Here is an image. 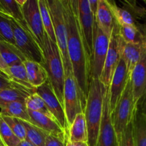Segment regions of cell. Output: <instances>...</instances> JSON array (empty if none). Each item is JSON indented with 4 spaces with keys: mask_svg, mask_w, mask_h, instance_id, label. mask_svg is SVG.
<instances>
[{
    "mask_svg": "<svg viewBox=\"0 0 146 146\" xmlns=\"http://www.w3.org/2000/svg\"><path fill=\"white\" fill-rule=\"evenodd\" d=\"M17 146H34L31 143L29 142L27 140H24V141H20L19 143L18 144Z\"/></svg>",
    "mask_w": 146,
    "mask_h": 146,
    "instance_id": "cell-43",
    "label": "cell"
},
{
    "mask_svg": "<svg viewBox=\"0 0 146 146\" xmlns=\"http://www.w3.org/2000/svg\"><path fill=\"white\" fill-rule=\"evenodd\" d=\"M0 38L16 46L11 19L1 13H0Z\"/></svg>",
    "mask_w": 146,
    "mask_h": 146,
    "instance_id": "cell-32",
    "label": "cell"
},
{
    "mask_svg": "<svg viewBox=\"0 0 146 146\" xmlns=\"http://www.w3.org/2000/svg\"><path fill=\"white\" fill-rule=\"evenodd\" d=\"M130 77V74L127 69V65L124 60L121 58L113 74L110 86L108 87L109 103L111 113L123 94Z\"/></svg>",
    "mask_w": 146,
    "mask_h": 146,
    "instance_id": "cell-14",
    "label": "cell"
},
{
    "mask_svg": "<svg viewBox=\"0 0 146 146\" xmlns=\"http://www.w3.org/2000/svg\"><path fill=\"white\" fill-rule=\"evenodd\" d=\"M77 9H78L79 14H82V15H87V14H92L89 0H79V1H77Z\"/></svg>",
    "mask_w": 146,
    "mask_h": 146,
    "instance_id": "cell-38",
    "label": "cell"
},
{
    "mask_svg": "<svg viewBox=\"0 0 146 146\" xmlns=\"http://www.w3.org/2000/svg\"><path fill=\"white\" fill-rule=\"evenodd\" d=\"M68 141L70 142H85L87 141V128L84 113L76 115L72 123L67 131Z\"/></svg>",
    "mask_w": 146,
    "mask_h": 146,
    "instance_id": "cell-21",
    "label": "cell"
},
{
    "mask_svg": "<svg viewBox=\"0 0 146 146\" xmlns=\"http://www.w3.org/2000/svg\"><path fill=\"white\" fill-rule=\"evenodd\" d=\"M145 4H146V1H145Z\"/></svg>",
    "mask_w": 146,
    "mask_h": 146,
    "instance_id": "cell-46",
    "label": "cell"
},
{
    "mask_svg": "<svg viewBox=\"0 0 146 146\" xmlns=\"http://www.w3.org/2000/svg\"><path fill=\"white\" fill-rule=\"evenodd\" d=\"M11 87H19V88H22L21 86L17 85V84L11 81V80L6 74H4V73L0 71V91L4 89V88H11Z\"/></svg>",
    "mask_w": 146,
    "mask_h": 146,
    "instance_id": "cell-37",
    "label": "cell"
},
{
    "mask_svg": "<svg viewBox=\"0 0 146 146\" xmlns=\"http://www.w3.org/2000/svg\"><path fill=\"white\" fill-rule=\"evenodd\" d=\"M22 123L26 129V140L34 146H46V138L48 133L30 123L24 121Z\"/></svg>",
    "mask_w": 146,
    "mask_h": 146,
    "instance_id": "cell-29",
    "label": "cell"
},
{
    "mask_svg": "<svg viewBox=\"0 0 146 146\" xmlns=\"http://www.w3.org/2000/svg\"><path fill=\"white\" fill-rule=\"evenodd\" d=\"M16 1H17V4H18L19 5L21 6V7H22V6L25 4V2L27 0H16Z\"/></svg>",
    "mask_w": 146,
    "mask_h": 146,
    "instance_id": "cell-44",
    "label": "cell"
},
{
    "mask_svg": "<svg viewBox=\"0 0 146 146\" xmlns=\"http://www.w3.org/2000/svg\"><path fill=\"white\" fill-rule=\"evenodd\" d=\"M1 117L19 139H20L21 141L26 140V137H27L26 129L21 120L17 118H13V117Z\"/></svg>",
    "mask_w": 146,
    "mask_h": 146,
    "instance_id": "cell-34",
    "label": "cell"
},
{
    "mask_svg": "<svg viewBox=\"0 0 146 146\" xmlns=\"http://www.w3.org/2000/svg\"><path fill=\"white\" fill-rule=\"evenodd\" d=\"M0 137L6 146H17L21 141V140L19 139L10 129L1 115H0Z\"/></svg>",
    "mask_w": 146,
    "mask_h": 146,
    "instance_id": "cell-33",
    "label": "cell"
},
{
    "mask_svg": "<svg viewBox=\"0 0 146 146\" xmlns=\"http://www.w3.org/2000/svg\"><path fill=\"white\" fill-rule=\"evenodd\" d=\"M31 94L24 88L19 87H11L0 91V107L17 101L25 102L27 97Z\"/></svg>",
    "mask_w": 146,
    "mask_h": 146,
    "instance_id": "cell-25",
    "label": "cell"
},
{
    "mask_svg": "<svg viewBox=\"0 0 146 146\" xmlns=\"http://www.w3.org/2000/svg\"><path fill=\"white\" fill-rule=\"evenodd\" d=\"M22 12L29 30L42 50L46 33L40 14L39 0H27L22 6Z\"/></svg>",
    "mask_w": 146,
    "mask_h": 146,
    "instance_id": "cell-10",
    "label": "cell"
},
{
    "mask_svg": "<svg viewBox=\"0 0 146 146\" xmlns=\"http://www.w3.org/2000/svg\"><path fill=\"white\" fill-rule=\"evenodd\" d=\"M9 71L10 78H11V81L17 84V85L21 86L24 89L27 90L31 94L36 93L37 88H34L29 82L27 71H26L24 63L21 64H18V65L10 66Z\"/></svg>",
    "mask_w": 146,
    "mask_h": 146,
    "instance_id": "cell-28",
    "label": "cell"
},
{
    "mask_svg": "<svg viewBox=\"0 0 146 146\" xmlns=\"http://www.w3.org/2000/svg\"><path fill=\"white\" fill-rule=\"evenodd\" d=\"M119 34L125 43L146 44V22L132 26H120Z\"/></svg>",
    "mask_w": 146,
    "mask_h": 146,
    "instance_id": "cell-18",
    "label": "cell"
},
{
    "mask_svg": "<svg viewBox=\"0 0 146 146\" xmlns=\"http://www.w3.org/2000/svg\"><path fill=\"white\" fill-rule=\"evenodd\" d=\"M137 103L134 98L130 78L112 111V120L117 137L120 136L129 123L133 121L137 111Z\"/></svg>",
    "mask_w": 146,
    "mask_h": 146,
    "instance_id": "cell-5",
    "label": "cell"
},
{
    "mask_svg": "<svg viewBox=\"0 0 146 146\" xmlns=\"http://www.w3.org/2000/svg\"><path fill=\"white\" fill-rule=\"evenodd\" d=\"M10 19L12 25L15 45L17 48L24 54L27 60L43 64L44 56L42 50L28 27H23L13 19L10 18Z\"/></svg>",
    "mask_w": 146,
    "mask_h": 146,
    "instance_id": "cell-6",
    "label": "cell"
},
{
    "mask_svg": "<svg viewBox=\"0 0 146 146\" xmlns=\"http://www.w3.org/2000/svg\"><path fill=\"white\" fill-rule=\"evenodd\" d=\"M119 24H117L113 29L104 67L99 78L106 88L110 86L115 71L122 58V51L125 43L119 34Z\"/></svg>",
    "mask_w": 146,
    "mask_h": 146,
    "instance_id": "cell-8",
    "label": "cell"
},
{
    "mask_svg": "<svg viewBox=\"0 0 146 146\" xmlns=\"http://www.w3.org/2000/svg\"><path fill=\"white\" fill-rule=\"evenodd\" d=\"M119 26H132L140 20H146V9L137 5L135 1H125L119 7L114 1H108Z\"/></svg>",
    "mask_w": 146,
    "mask_h": 146,
    "instance_id": "cell-11",
    "label": "cell"
},
{
    "mask_svg": "<svg viewBox=\"0 0 146 146\" xmlns=\"http://www.w3.org/2000/svg\"><path fill=\"white\" fill-rule=\"evenodd\" d=\"M0 71H1V72L4 73V74H6V75L10 78L9 67L7 66V64H6L5 61H4V58L1 56V53H0ZM10 79H11V78H10Z\"/></svg>",
    "mask_w": 146,
    "mask_h": 146,
    "instance_id": "cell-40",
    "label": "cell"
},
{
    "mask_svg": "<svg viewBox=\"0 0 146 146\" xmlns=\"http://www.w3.org/2000/svg\"><path fill=\"white\" fill-rule=\"evenodd\" d=\"M0 146H6L5 144H4V143L3 142L2 139L1 138V137H0Z\"/></svg>",
    "mask_w": 146,
    "mask_h": 146,
    "instance_id": "cell-45",
    "label": "cell"
},
{
    "mask_svg": "<svg viewBox=\"0 0 146 146\" xmlns=\"http://www.w3.org/2000/svg\"><path fill=\"white\" fill-rule=\"evenodd\" d=\"M98 1L99 0H89L90 6V9H91L92 14H93L94 17L96 16V13H97V8H98Z\"/></svg>",
    "mask_w": 146,
    "mask_h": 146,
    "instance_id": "cell-41",
    "label": "cell"
},
{
    "mask_svg": "<svg viewBox=\"0 0 146 146\" xmlns=\"http://www.w3.org/2000/svg\"><path fill=\"white\" fill-rule=\"evenodd\" d=\"M118 146H135L133 138V121L128 124L121 135L117 137Z\"/></svg>",
    "mask_w": 146,
    "mask_h": 146,
    "instance_id": "cell-35",
    "label": "cell"
},
{
    "mask_svg": "<svg viewBox=\"0 0 146 146\" xmlns=\"http://www.w3.org/2000/svg\"><path fill=\"white\" fill-rule=\"evenodd\" d=\"M29 82L34 88H37L48 81V76L42 64L29 60L24 62Z\"/></svg>",
    "mask_w": 146,
    "mask_h": 146,
    "instance_id": "cell-19",
    "label": "cell"
},
{
    "mask_svg": "<svg viewBox=\"0 0 146 146\" xmlns=\"http://www.w3.org/2000/svg\"><path fill=\"white\" fill-rule=\"evenodd\" d=\"M47 3L52 19L56 43L61 54L66 76L73 74V71L67 50V29L64 6L62 0H47Z\"/></svg>",
    "mask_w": 146,
    "mask_h": 146,
    "instance_id": "cell-4",
    "label": "cell"
},
{
    "mask_svg": "<svg viewBox=\"0 0 146 146\" xmlns=\"http://www.w3.org/2000/svg\"><path fill=\"white\" fill-rule=\"evenodd\" d=\"M110 38L95 21L92 51L90 57V80L100 78L107 56Z\"/></svg>",
    "mask_w": 146,
    "mask_h": 146,
    "instance_id": "cell-9",
    "label": "cell"
},
{
    "mask_svg": "<svg viewBox=\"0 0 146 146\" xmlns=\"http://www.w3.org/2000/svg\"><path fill=\"white\" fill-rule=\"evenodd\" d=\"M67 139L52 134H47L46 138V146H66Z\"/></svg>",
    "mask_w": 146,
    "mask_h": 146,
    "instance_id": "cell-36",
    "label": "cell"
},
{
    "mask_svg": "<svg viewBox=\"0 0 146 146\" xmlns=\"http://www.w3.org/2000/svg\"><path fill=\"white\" fill-rule=\"evenodd\" d=\"M107 88L100 79H91L84 114L87 128L88 146H96L103 113L104 98Z\"/></svg>",
    "mask_w": 146,
    "mask_h": 146,
    "instance_id": "cell-2",
    "label": "cell"
},
{
    "mask_svg": "<svg viewBox=\"0 0 146 146\" xmlns=\"http://www.w3.org/2000/svg\"><path fill=\"white\" fill-rule=\"evenodd\" d=\"M0 115L17 118L29 123L30 118L25 102L17 101L0 107Z\"/></svg>",
    "mask_w": 146,
    "mask_h": 146,
    "instance_id": "cell-24",
    "label": "cell"
},
{
    "mask_svg": "<svg viewBox=\"0 0 146 146\" xmlns=\"http://www.w3.org/2000/svg\"><path fill=\"white\" fill-rule=\"evenodd\" d=\"M28 113L29 115L30 123L45 131L47 133L57 135L64 139H67L68 141L67 133L62 128L55 119L50 118L39 112L29 111V110Z\"/></svg>",
    "mask_w": 146,
    "mask_h": 146,
    "instance_id": "cell-15",
    "label": "cell"
},
{
    "mask_svg": "<svg viewBox=\"0 0 146 146\" xmlns=\"http://www.w3.org/2000/svg\"><path fill=\"white\" fill-rule=\"evenodd\" d=\"M39 7H40V14H41L42 24L46 34L48 36L52 41L56 43L52 19L50 9H49L48 5H47V0H39Z\"/></svg>",
    "mask_w": 146,
    "mask_h": 146,
    "instance_id": "cell-30",
    "label": "cell"
},
{
    "mask_svg": "<svg viewBox=\"0 0 146 146\" xmlns=\"http://www.w3.org/2000/svg\"><path fill=\"white\" fill-rule=\"evenodd\" d=\"M134 98L137 103L146 91V54H144L130 73Z\"/></svg>",
    "mask_w": 146,
    "mask_h": 146,
    "instance_id": "cell-16",
    "label": "cell"
},
{
    "mask_svg": "<svg viewBox=\"0 0 146 146\" xmlns=\"http://www.w3.org/2000/svg\"><path fill=\"white\" fill-rule=\"evenodd\" d=\"M94 19L102 31L109 37L111 36L113 29L118 24L108 0H99L98 8Z\"/></svg>",
    "mask_w": 146,
    "mask_h": 146,
    "instance_id": "cell-17",
    "label": "cell"
},
{
    "mask_svg": "<svg viewBox=\"0 0 146 146\" xmlns=\"http://www.w3.org/2000/svg\"><path fill=\"white\" fill-rule=\"evenodd\" d=\"M36 93L38 94L44 100L49 111L57 120L62 128L67 133L69 127L64 109L59 101L57 97L56 96L50 81H47L42 86L37 88Z\"/></svg>",
    "mask_w": 146,
    "mask_h": 146,
    "instance_id": "cell-13",
    "label": "cell"
},
{
    "mask_svg": "<svg viewBox=\"0 0 146 146\" xmlns=\"http://www.w3.org/2000/svg\"><path fill=\"white\" fill-rule=\"evenodd\" d=\"M79 20H80L82 32L84 36L86 43L88 46L90 54H92L93 40H94L95 19H94V17L92 15V14H87V15H82V14H79Z\"/></svg>",
    "mask_w": 146,
    "mask_h": 146,
    "instance_id": "cell-27",
    "label": "cell"
},
{
    "mask_svg": "<svg viewBox=\"0 0 146 146\" xmlns=\"http://www.w3.org/2000/svg\"><path fill=\"white\" fill-rule=\"evenodd\" d=\"M137 108L146 116V91L137 103Z\"/></svg>",
    "mask_w": 146,
    "mask_h": 146,
    "instance_id": "cell-39",
    "label": "cell"
},
{
    "mask_svg": "<svg viewBox=\"0 0 146 146\" xmlns=\"http://www.w3.org/2000/svg\"><path fill=\"white\" fill-rule=\"evenodd\" d=\"M25 104L27 110H29V111L39 112L40 113H42L47 116L50 117V118L55 119L52 114L51 113V112L49 111L44 100L37 93L31 94L29 96L27 97V99L25 100Z\"/></svg>",
    "mask_w": 146,
    "mask_h": 146,
    "instance_id": "cell-31",
    "label": "cell"
},
{
    "mask_svg": "<svg viewBox=\"0 0 146 146\" xmlns=\"http://www.w3.org/2000/svg\"><path fill=\"white\" fill-rule=\"evenodd\" d=\"M85 103L86 101L77 86L73 74L66 76L64 87V108L68 127L72 123L77 114L84 113Z\"/></svg>",
    "mask_w": 146,
    "mask_h": 146,
    "instance_id": "cell-7",
    "label": "cell"
},
{
    "mask_svg": "<svg viewBox=\"0 0 146 146\" xmlns=\"http://www.w3.org/2000/svg\"><path fill=\"white\" fill-rule=\"evenodd\" d=\"M0 53L9 67L23 64L27 60L16 46L0 38Z\"/></svg>",
    "mask_w": 146,
    "mask_h": 146,
    "instance_id": "cell-22",
    "label": "cell"
},
{
    "mask_svg": "<svg viewBox=\"0 0 146 146\" xmlns=\"http://www.w3.org/2000/svg\"><path fill=\"white\" fill-rule=\"evenodd\" d=\"M0 13L13 19L23 27H27L23 16L22 7L16 0H0Z\"/></svg>",
    "mask_w": 146,
    "mask_h": 146,
    "instance_id": "cell-26",
    "label": "cell"
},
{
    "mask_svg": "<svg viewBox=\"0 0 146 146\" xmlns=\"http://www.w3.org/2000/svg\"><path fill=\"white\" fill-rule=\"evenodd\" d=\"M66 146H88L85 142H70L67 141Z\"/></svg>",
    "mask_w": 146,
    "mask_h": 146,
    "instance_id": "cell-42",
    "label": "cell"
},
{
    "mask_svg": "<svg viewBox=\"0 0 146 146\" xmlns=\"http://www.w3.org/2000/svg\"><path fill=\"white\" fill-rule=\"evenodd\" d=\"M67 29V50L77 86L87 99L90 83L91 54L82 32L77 0H62Z\"/></svg>",
    "mask_w": 146,
    "mask_h": 146,
    "instance_id": "cell-1",
    "label": "cell"
},
{
    "mask_svg": "<svg viewBox=\"0 0 146 146\" xmlns=\"http://www.w3.org/2000/svg\"><path fill=\"white\" fill-rule=\"evenodd\" d=\"M144 54H146V44L125 43L122 58L125 62L130 74Z\"/></svg>",
    "mask_w": 146,
    "mask_h": 146,
    "instance_id": "cell-20",
    "label": "cell"
},
{
    "mask_svg": "<svg viewBox=\"0 0 146 146\" xmlns=\"http://www.w3.org/2000/svg\"><path fill=\"white\" fill-rule=\"evenodd\" d=\"M96 146H118V138L112 120L108 88L104 98L103 113Z\"/></svg>",
    "mask_w": 146,
    "mask_h": 146,
    "instance_id": "cell-12",
    "label": "cell"
},
{
    "mask_svg": "<svg viewBox=\"0 0 146 146\" xmlns=\"http://www.w3.org/2000/svg\"><path fill=\"white\" fill-rule=\"evenodd\" d=\"M135 145L146 146V116L137 108L133 121Z\"/></svg>",
    "mask_w": 146,
    "mask_h": 146,
    "instance_id": "cell-23",
    "label": "cell"
},
{
    "mask_svg": "<svg viewBox=\"0 0 146 146\" xmlns=\"http://www.w3.org/2000/svg\"><path fill=\"white\" fill-rule=\"evenodd\" d=\"M42 53L44 56L42 66L47 71L48 81L54 90L56 96L64 108L65 75L62 58L57 44L52 41L47 34H45Z\"/></svg>",
    "mask_w": 146,
    "mask_h": 146,
    "instance_id": "cell-3",
    "label": "cell"
}]
</instances>
